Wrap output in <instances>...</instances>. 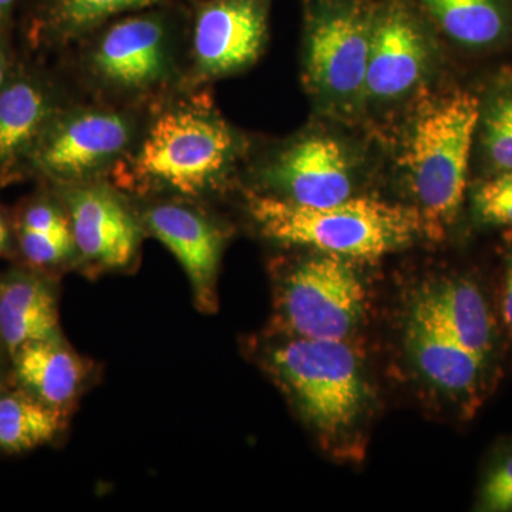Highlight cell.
<instances>
[{
  "mask_svg": "<svg viewBox=\"0 0 512 512\" xmlns=\"http://www.w3.org/2000/svg\"><path fill=\"white\" fill-rule=\"evenodd\" d=\"M190 18L170 3L104 23L60 53L80 99L148 109L187 90Z\"/></svg>",
  "mask_w": 512,
  "mask_h": 512,
  "instance_id": "1",
  "label": "cell"
},
{
  "mask_svg": "<svg viewBox=\"0 0 512 512\" xmlns=\"http://www.w3.org/2000/svg\"><path fill=\"white\" fill-rule=\"evenodd\" d=\"M242 153L237 131L207 89H187L148 107L136 143L109 181L128 197L201 202L220 191Z\"/></svg>",
  "mask_w": 512,
  "mask_h": 512,
  "instance_id": "2",
  "label": "cell"
},
{
  "mask_svg": "<svg viewBox=\"0 0 512 512\" xmlns=\"http://www.w3.org/2000/svg\"><path fill=\"white\" fill-rule=\"evenodd\" d=\"M245 208L259 234L282 245L319 249L342 258H379L429 234L419 210L372 198H353L313 208L255 188L244 191Z\"/></svg>",
  "mask_w": 512,
  "mask_h": 512,
  "instance_id": "3",
  "label": "cell"
},
{
  "mask_svg": "<svg viewBox=\"0 0 512 512\" xmlns=\"http://www.w3.org/2000/svg\"><path fill=\"white\" fill-rule=\"evenodd\" d=\"M268 363L276 382L323 439L342 440L365 417L369 384L345 340L289 339L272 350Z\"/></svg>",
  "mask_w": 512,
  "mask_h": 512,
  "instance_id": "4",
  "label": "cell"
},
{
  "mask_svg": "<svg viewBox=\"0 0 512 512\" xmlns=\"http://www.w3.org/2000/svg\"><path fill=\"white\" fill-rule=\"evenodd\" d=\"M480 113L477 97L458 90L434 101L414 121L406 167L429 234H441L460 212Z\"/></svg>",
  "mask_w": 512,
  "mask_h": 512,
  "instance_id": "5",
  "label": "cell"
},
{
  "mask_svg": "<svg viewBox=\"0 0 512 512\" xmlns=\"http://www.w3.org/2000/svg\"><path fill=\"white\" fill-rule=\"evenodd\" d=\"M146 111L76 97L46 128L29 174L53 188L109 180L136 143Z\"/></svg>",
  "mask_w": 512,
  "mask_h": 512,
  "instance_id": "6",
  "label": "cell"
},
{
  "mask_svg": "<svg viewBox=\"0 0 512 512\" xmlns=\"http://www.w3.org/2000/svg\"><path fill=\"white\" fill-rule=\"evenodd\" d=\"M365 301L352 266L332 254L293 266L278 292L279 311L295 338L345 340L365 315Z\"/></svg>",
  "mask_w": 512,
  "mask_h": 512,
  "instance_id": "7",
  "label": "cell"
},
{
  "mask_svg": "<svg viewBox=\"0 0 512 512\" xmlns=\"http://www.w3.org/2000/svg\"><path fill=\"white\" fill-rule=\"evenodd\" d=\"M53 190L69 214L77 264L94 272L120 271L136 264L146 231L133 198L109 180Z\"/></svg>",
  "mask_w": 512,
  "mask_h": 512,
  "instance_id": "8",
  "label": "cell"
},
{
  "mask_svg": "<svg viewBox=\"0 0 512 512\" xmlns=\"http://www.w3.org/2000/svg\"><path fill=\"white\" fill-rule=\"evenodd\" d=\"M268 10L264 0H207L190 18L188 89L249 69L264 53Z\"/></svg>",
  "mask_w": 512,
  "mask_h": 512,
  "instance_id": "9",
  "label": "cell"
},
{
  "mask_svg": "<svg viewBox=\"0 0 512 512\" xmlns=\"http://www.w3.org/2000/svg\"><path fill=\"white\" fill-rule=\"evenodd\" d=\"M134 204L146 235L158 239L183 266L202 312L217 309V279L227 231L201 202L146 198Z\"/></svg>",
  "mask_w": 512,
  "mask_h": 512,
  "instance_id": "10",
  "label": "cell"
},
{
  "mask_svg": "<svg viewBox=\"0 0 512 512\" xmlns=\"http://www.w3.org/2000/svg\"><path fill=\"white\" fill-rule=\"evenodd\" d=\"M76 93L62 73L13 64L0 90V185L29 174L40 138Z\"/></svg>",
  "mask_w": 512,
  "mask_h": 512,
  "instance_id": "11",
  "label": "cell"
},
{
  "mask_svg": "<svg viewBox=\"0 0 512 512\" xmlns=\"http://www.w3.org/2000/svg\"><path fill=\"white\" fill-rule=\"evenodd\" d=\"M266 194L303 207L322 208L349 200L353 174L348 154L335 138L309 136L279 148L259 165Z\"/></svg>",
  "mask_w": 512,
  "mask_h": 512,
  "instance_id": "12",
  "label": "cell"
},
{
  "mask_svg": "<svg viewBox=\"0 0 512 512\" xmlns=\"http://www.w3.org/2000/svg\"><path fill=\"white\" fill-rule=\"evenodd\" d=\"M370 37L372 28L355 10L320 13L306 43V72L312 86L338 101H352L365 92Z\"/></svg>",
  "mask_w": 512,
  "mask_h": 512,
  "instance_id": "13",
  "label": "cell"
},
{
  "mask_svg": "<svg viewBox=\"0 0 512 512\" xmlns=\"http://www.w3.org/2000/svg\"><path fill=\"white\" fill-rule=\"evenodd\" d=\"M407 348L423 376L454 399L477 400L490 363L457 342L416 299L406 328Z\"/></svg>",
  "mask_w": 512,
  "mask_h": 512,
  "instance_id": "14",
  "label": "cell"
},
{
  "mask_svg": "<svg viewBox=\"0 0 512 512\" xmlns=\"http://www.w3.org/2000/svg\"><path fill=\"white\" fill-rule=\"evenodd\" d=\"M429 52L423 33L406 9L393 6L372 28L367 96L390 100L412 90L426 72Z\"/></svg>",
  "mask_w": 512,
  "mask_h": 512,
  "instance_id": "15",
  "label": "cell"
},
{
  "mask_svg": "<svg viewBox=\"0 0 512 512\" xmlns=\"http://www.w3.org/2000/svg\"><path fill=\"white\" fill-rule=\"evenodd\" d=\"M63 338L52 284L39 272L12 271L0 278V340L9 355L30 343Z\"/></svg>",
  "mask_w": 512,
  "mask_h": 512,
  "instance_id": "16",
  "label": "cell"
},
{
  "mask_svg": "<svg viewBox=\"0 0 512 512\" xmlns=\"http://www.w3.org/2000/svg\"><path fill=\"white\" fill-rule=\"evenodd\" d=\"M20 389L66 414L89 379L90 363L63 338L30 343L12 356Z\"/></svg>",
  "mask_w": 512,
  "mask_h": 512,
  "instance_id": "17",
  "label": "cell"
},
{
  "mask_svg": "<svg viewBox=\"0 0 512 512\" xmlns=\"http://www.w3.org/2000/svg\"><path fill=\"white\" fill-rule=\"evenodd\" d=\"M417 299L457 342L490 363L495 350V319L483 292L464 278L447 279L421 291Z\"/></svg>",
  "mask_w": 512,
  "mask_h": 512,
  "instance_id": "18",
  "label": "cell"
},
{
  "mask_svg": "<svg viewBox=\"0 0 512 512\" xmlns=\"http://www.w3.org/2000/svg\"><path fill=\"white\" fill-rule=\"evenodd\" d=\"M15 237L23 258L33 268L56 269L77 264L69 214L52 187L22 208Z\"/></svg>",
  "mask_w": 512,
  "mask_h": 512,
  "instance_id": "19",
  "label": "cell"
},
{
  "mask_svg": "<svg viewBox=\"0 0 512 512\" xmlns=\"http://www.w3.org/2000/svg\"><path fill=\"white\" fill-rule=\"evenodd\" d=\"M165 3L173 0H47L37 19L36 45L60 55L110 20Z\"/></svg>",
  "mask_w": 512,
  "mask_h": 512,
  "instance_id": "20",
  "label": "cell"
},
{
  "mask_svg": "<svg viewBox=\"0 0 512 512\" xmlns=\"http://www.w3.org/2000/svg\"><path fill=\"white\" fill-rule=\"evenodd\" d=\"M64 413L19 389L0 393V450L25 453L56 439Z\"/></svg>",
  "mask_w": 512,
  "mask_h": 512,
  "instance_id": "21",
  "label": "cell"
},
{
  "mask_svg": "<svg viewBox=\"0 0 512 512\" xmlns=\"http://www.w3.org/2000/svg\"><path fill=\"white\" fill-rule=\"evenodd\" d=\"M430 15L451 39L470 47L494 45L508 30L500 0H423Z\"/></svg>",
  "mask_w": 512,
  "mask_h": 512,
  "instance_id": "22",
  "label": "cell"
},
{
  "mask_svg": "<svg viewBox=\"0 0 512 512\" xmlns=\"http://www.w3.org/2000/svg\"><path fill=\"white\" fill-rule=\"evenodd\" d=\"M480 121L488 163L497 173L512 171V74L504 73L495 82Z\"/></svg>",
  "mask_w": 512,
  "mask_h": 512,
  "instance_id": "23",
  "label": "cell"
},
{
  "mask_svg": "<svg viewBox=\"0 0 512 512\" xmlns=\"http://www.w3.org/2000/svg\"><path fill=\"white\" fill-rule=\"evenodd\" d=\"M473 205L485 224L512 227V171L497 173L478 185Z\"/></svg>",
  "mask_w": 512,
  "mask_h": 512,
  "instance_id": "24",
  "label": "cell"
},
{
  "mask_svg": "<svg viewBox=\"0 0 512 512\" xmlns=\"http://www.w3.org/2000/svg\"><path fill=\"white\" fill-rule=\"evenodd\" d=\"M480 511H512V450L491 464L478 491Z\"/></svg>",
  "mask_w": 512,
  "mask_h": 512,
  "instance_id": "25",
  "label": "cell"
},
{
  "mask_svg": "<svg viewBox=\"0 0 512 512\" xmlns=\"http://www.w3.org/2000/svg\"><path fill=\"white\" fill-rule=\"evenodd\" d=\"M501 312L505 325L512 333V249L507 255V264H505L503 298H501Z\"/></svg>",
  "mask_w": 512,
  "mask_h": 512,
  "instance_id": "26",
  "label": "cell"
},
{
  "mask_svg": "<svg viewBox=\"0 0 512 512\" xmlns=\"http://www.w3.org/2000/svg\"><path fill=\"white\" fill-rule=\"evenodd\" d=\"M13 64L15 62H13L5 32L0 30V90L5 86L6 80L12 73Z\"/></svg>",
  "mask_w": 512,
  "mask_h": 512,
  "instance_id": "27",
  "label": "cell"
},
{
  "mask_svg": "<svg viewBox=\"0 0 512 512\" xmlns=\"http://www.w3.org/2000/svg\"><path fill=\"white\" fill-rule=\"evenodd\" d=\"M15 234L13 229L10 227L8 220H6L3 212L0 211V255H5L10 252L15 242Z\"/></svg>",
  "mask_w": 512,
  "mask_h": 512,
  "instance_id": "28",
  "label": "cell"
},
{
  "mask_svg": "<svg viewBox=\"0 0 512 512\" xmlns=\"http://www.w3.org/2000/svg\"><path fill=\"white\" fill-rule=\"evenodd\" d=\"M16 0H0V30L5 32L6 26L15 8Z\"/></svg>",
  "mask_w": 512,
  "mask_h": 512,
  "instance_id": "29",
  "label": "cell"
}]
</instances>
